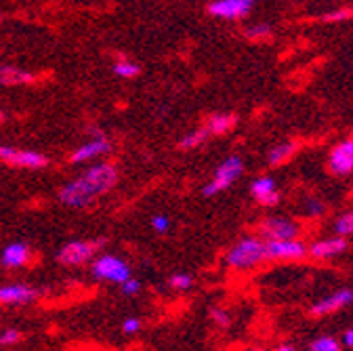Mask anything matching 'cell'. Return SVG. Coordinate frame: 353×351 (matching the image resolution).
I'll return each instance as SVG.
<instances>
[{
	"mask_svg": "<svg viewBox=\"0 0 353 351\" xmlns=\"http://www.w3.org/2000/svg\"><path fill=\"white\" fill-rule=\"evenodd\" d=\"M116 183H118L116 166L110 162H101L86 168V172H82L80 177L65 183L59 190V200L70 208H88L110 190H114Z\"/></svg>",
	"mask_w": 353,
	"mask_h": 351,
	"instance_id": "1",
	"label": "cell"
},
{
	"mask_svg": "<svg viewBox=\"0 0 353 351\" xmlns=\"http://www.w3.org/2000/svg\"><path fill=\"white\" fill-rule=\"evenodd\" d=\"M265 259V244L259 238H244L228 252V265L232 270H250Z\"/></svg>",
	"mask_w": 353,
	"mask_h": 351,
	"instance_id": "2",
	"label": "cell"
},
{
	"mask_svg": "<svg viewBox=\"0 0 353 351\" xmlns=\"http://www.w3.org/2000/svg\"><path fill=\"white\" fill-rule=\"evenodd\" d=\"M242 160L238 158V156H230L223 164H221L219 168H216V172H214V177H212V181L204 188V196L206 198H210V196H214V194H219V192H223V190H228L240 174H242Z\"/></svg>",
	"mask_w": 353,
	"mask_h": 351,
	"instance_id": "3",
	"label": "cell"
},
{
	"mask_svg": "<svg viewBox=\"0 0 353 351\" xmlns=\"http://www.w3.org/2000/svg\"><path fill=\"white\" fill-rule=\"evenodd\" d=\"M93 276L99 280L122 284L126 278H130V270L122 259H118L114 254H101L93 263Z\"/></svg>",
	"mask_w": 353,
	"mask_h": 351,
	"instance_id": "4",
	"label": "cell"
},
{
	"mask_svg": "<svg viewBox=\"0 0 353 351\" xmlns=\"http://www.w3.org/2000/svg\"><path fill=\"white\" fill-rule=\"evenodd\" d=\"M105 244V240H95V242H68L61 250H59V254H57V259H59V263H63V265H68V268H76V265H84V263L91 259V257H95V252L101 248Z\"/></svg>",
	"mask_w": 353,
	"mask_h": 351,
	"instance_id": "5",
	"label": "cell"
},
{
	"mask_svg": "<svg viewBox=\"0 0 353 351\" xmlns=\"http://www.w3.org/2000/svg\"><path fill=\"white\" fill-rule=\"evenodd\" d=\"M0 162H7L11 166H21V168H44L49 160H47V156H42L38 152L0 146Z\"/></svg>",
	"mask_w": 353,
	"mask_h": 351,
	"instance_id": "6",
	"label": "cell"
},
{
	"mask_svg": "<svg viewBox=\"0 0 353 351\" xmlns=\"http://www.w3.org/2000/svg\"><path fill=\"white\" fill-rule=\"evenodd\" d=\"M305 257V246L292 240H270L265 244V259H280V261H294Z\"/></svg>",
	"mask_w": 353,
	"mask_h": 351,
	"instance_id": "7",
	"label": "cell"
},
{
	"mask_svg": "<svg viewBox=\"0 0 353 351\" xmlns=\"http://www.w3.org/2000/svg\"><path fill=\"white\" fill-rule=\"evenodd\" d=\"M296 234H299L296 225L282 217L265 219L261 223V236L265 240H292V238H296Z\"/></svg>",
	"mask_w": 353,
	"mask_h": 351,
	"instance_id": "8",
	"label": "cell"
},
{
	"mask_svg": "<svg viewBox=\"0 0 353 351\" xmlns=\"http://www.w3.org/2000/svg\"><path fill=\"white\" fill-rule=\"evenodd\" d=\"M112 152V143L103 137V135H95L91 141H86L84 146H80L72 156H70V162L74 164H82V162H88V160H95L99 156H105Z\"/></svg>",
	"mask_w": 353,
	"mask_h": 351,
	"instance_id": "9",
	"label": "cell"
},
{
	"mask_svg": "<svg viewBox=\"0 0 353 351\" xmlns=\"http://www.w3.org/2000/svg\"><path fill=\"white\" fill-rule=\"evenodd\" d=\"M208 13L223 19H242L250 13V3L246 0H214L208 5Z\"/></svg>",
	"mask_w": 353,
	"mask_h": 351,
	"instance_id": "10",
	"label": "cell"
},
{
	"mask_svg": "<svg viewBox=\"0 0 353 351\" xmlns=\"http://www.w3.org/2000/svg\"><path fill=\"white\" fill-rule=\"evenodd\" d=\"M38 297V292L23 284H11V286H0V303L9 305H28Z\"/></svg>",
	"mask_w": 353,
	"mask_h": 351,
	"instance_id": "11",
	"label": "cell"
},
{
	"mask_svg": "<svg viewBox=\"0 0 353 351\" xmlns=\"http://www.w3.org/2000/svg\"><path fill=\"white\" fill-rule=\"evenodd\" d=\"M330 168L336 174H347L349 170H353V141H345L332 150Z\"/></svg>",
	"mask_w": 353,
	"mask_h": 351,
	"instance_id": "12",
	"label": "cell"
},
{
	"mask_svg": "<svg viewBox=\"0 0 353 351\" xmlns=\"http://www.w3.org/2000/svg\"><path fill=\"white\" fill-rule=\"evenodd\" d=\"M250 192H252V196H254L263 206H274V204H278V200H280L278 190H276V183H274V179H270V177H261V179H256V181L252 183Z\"/></svg>",
	"mask_w": 353,
	"mask_h": 351,
	"instance_id": "13",
	"label": "cell"
},
{
	"mask_svg": "<svg viewBox=\"0 0 353 351\" xmlns=\"http://www.w3.org/2000/svg\"><path fill=\"white\" fill-rule=\"evenodd\" d=\"M349 303H353V290H339L336 294L320 301L312 310V314L314 316H326V314H332V312L341 310V307H345Z\"/></svg>",
	"mask_w": 353,
	"mask_h": 351,
	"instance_id": "14",
	"label": "cell"
},
{
	"mask_svg": "<svg viewBox=\"0 0 353 351\" xmlns=\"http://www.w3.org/2000/svg\"><path fill=\"white\" fill-rule=\"evenodd\" d=\"M3 265L9 268V270H17V268H23L26 263L30 261V248L21 242H15V244H9L3 252Z\"/></svg>",
	"mask_w": 353,
	"mask_h": 351,
	"instance_id": "15",
	"label": "cell"
},
{
	"mask_svg": "<svg viewBox=\"0 0 353 351\" xmlns=\"http://www.w3.org/2000/svg\"><path fill=\"white\" fill-rule=\"evenodd\" d=\"M36 76L32 72L13 68V66H0V84L3 86H17V84H30Z\"/></svg>",
	"mask_w": 353,
	"mask_h": 351,
	"instance_id": "16",
	"label": "cell"
},
{
	"mask_svg": "<svg viewBox=\"0 0 353 351\" xmlns=\"http://www.w3.org/2000/svg\"><path fill=\"white\" fill-rule=\"evenodd\" d=\"M347 248V242L341 240V238H332V240H322L318 244L312 246V257L316 259H328V257H334L339 252H343Z\"/></svg>",
	"mask_w": 353,
	"mask_h": 351,
	"instance_id": "17",
	"label": "cell"
},
{
	"mask_svg": "<svg viewBox=\"0 0 353 351\" xmlns=\"http://www.w3.org/2000/svg\"><path fill=\"white\" fill-rule=\"evenodd\" d=\"M236 124V116L232 114H214L208 118L206 122V130L208 135H225L228 130H232Z\"/></svg>",
	"mask_w": 353,
	"mask_h": 351,
	"instance_id": "18",
	"label": "cell"
},
{
	"mask_svg": "<svg viewBox=\"0 0 353 351\" xmlns=\"http://www.w3.org/2000/svg\"><path fill=\"white\" fill-rule=\"evenodd\" d=\"M206 137H208L206 126H204V128H196V130H192L190 135H185V137L181 139L179 148H181V150H194V148L202 146V143L206 141Z\"/></svg>",
	"mask_w": 353,
	"mask_h": 351,
	"instance_id": "19",
	"label": "cell"
},
{
	"mask_svg": "<svg viewBox=\"0 0 353 351\" xmlns=\"http://www.w3.org/2000/svg\"><path fill=\"white\" fill-rule=\"evenodd\" d=\"M294 150H296V146H294V143H282V146H278V148H274V150H272V154H270V162H272L274 166H278V164L286 162V160L294 154Z\"/></svg>",
	"mask_w": 353,
	"mask_h": 351,
	"instance_id": "20",
	"label": "cell"
},
{
	"mask_svg": "<svg viewBox=\"0 0 353 351\" xmlns=\"http://www.w3.org/2000/svg\"><path fill=\"white\" fill-rule=\"evenodd\" d=\"M114 72L120 76V78H135L139 74V66L132 63V61H126V59H120L116 66H114Z\"/></svg>",
	"mask_w": 353,
	"mask_h": 351,
	"instance_id": "21",
	"label": "cell"
},
{
	"mask_svg": "<svg viewBox=\"0 0 353 351\" xmlns=\"http://www.w3.org/2000/svg\"><path fill=\"white\" fill-rule=\"evenodd\" d=\"M192 284H194V280H192V276H188V274H174V276L170 278V286H172L174 290H179V292L190 290Z\"/></svg>",
	"mask_w": 353,
	"mask_h": 351,
	"instance_id": "22",
	"label": "cell"
},
{
	"mask_svg": "<svg viewBox=\"0 0 353 351\" xmlns=\"http://www.w3.org/2000/svg\"><path fill=\"white\" fill-rule=\"evenodd\" d=\"M336 232L341 234V236H349V234H353V212H347V214H343L339 221H336Z\"/></svg>",
	"mask_w": 353,
	"mask_h": 351,
	"instance_id": "23",
	"label": "cell"
},
{
	"mask_svg": "<svg viewBox=\"0 0 353 351\" xmlns=\"http://www.w3.org/2000/svg\"><path fill=\"white\" fill-rule=\"evenodd\" d=\"M272 34V28L270 26H254V28H248L246 30V36L250 40H263V38H270Z\"/></svg>",
	"mask_w": 353,
	"mask_h": 351,
	"instance_id": "24",
	"label": "cell"
},
{
	"mask_svg": "<svg viewBox=\"0 0 353 351\" xmlns=\"http://www.w3.org/2000/svg\"><path fill=\"white\" fill-rule=\"evenodd\" d=\"M21 341V332L15 328H7L0 332V345H17Z\"/></svg>",
	"mask_w": 353,
	"mask_h": 351,
	"instance_id": "25",
	"label": "cell"
},
{
	"mask_svg": "<svg viewBox=\"0 0 353 351\" xmlns=\"http://www.w3.org/2000/svg\"><path fill=\"white\" fill-rule=\"evenodd\" d=\"M314 351H336L339 349V343L330 337H324V339H318L314 345H312Z\"/></svg>",
	"mask_w": 353,
	"mask_h": 351,
	"instance_id": "26",
	"label": "cell"
},
{
	"mask_svg": "<svg viewBox=\"0 0 353 351\" xmlns=\"http://www.w3.org/2000/svg\"><path fill=\"white\" fill-rule=\"evenodd\" d=\"M152 228H154V232H158V234H166L168 228H170V223H168V219H166L164 214H156V217L152 219Z\"/></svg>",
	"mask_w": 353,
	"mask_h": 351,
	"instance_id": "27",
	"label": "cell"
},
{
	"mask_svg": "<svg viewBox=\"0 0 353 351\" xmlns=\"http://www.w3.org/2000/svg\"><path fill=\"white\" fill-rule=\"evenodd\" d=\"M122 290H124V294H128V297H132V294H137L139 292V288H141V284H139V280H135V278H126L122 284Z\"/></svg>",
	"mask_w": 353,
	"mask_h": 351,
	"instance_id": "28",
	"label": "cell"
},
{
	"mask_svg": "<svg viewBox=\"0 0 353 351\" xmlns=\"http://www.w3.org/2000/svg\"><path fill=\"white\" fill-rule=\"evenodd\" d=\"M139 328H141V322H139L137 318H128V320L122 324L124 334H135V332H139Z\"/></svg>",
	"mask_w": 353,
	"mask_h": 351,
	"instance_id": "29",
	"label": "cell"
},
{
	"mask_svg": "<svg viewBox=\"0 0 353 351\" xmlns=\"http://www.w3.org/2000/svg\"><path fill=\"white\" fill-rule=\"evenodd\" d=\"M212 320H214L219 326H228V324H230V316H228L223 310H212Z\"/></svg>",
	"mask_w": 353,
	"mask_h": 351,
	"instance_id": "30",
	"label": "cell"
},
{
	"mask_svg": "<svg viewBox=\"0 0 353 351\" xmlns=\"http://www.w3.org/2000/svg\"><path fill=\"white\" fill-rule=\"evenodd\" d=\"M351 15H353L351 11H336V13H330L326 19H328V21H341V19H349Z\"/></svg>",
	"mask_w": 353,
	"mask_h": 351,
	"instance_id": "31",
	"label": "cell"
},
{
	"mask_svg": "<svg viewBox=\"0 0 353 351\" xmlns=\"http://www.w3.org/2000/svg\"><path fill=\"white\" fill-rule=\"evenodd\" d=\"M345 345H349V347H353V328L345 334Z\"/></svg>",
	"mask_w": 353,
	"mask_h": 351,
	"instance_id": "32",
	"label": "cell"
},
{
	"mask_svg": "<svg viewBox=\"0 0 353 351\" xmlns=\"http://www.w3.org/2000/svg\"><path fill=\"white\" fill-rule=\"evenodd\" d=\"M280 349H282V351H292V349H294V347H292V345H282V347H280Z\"/></svg>",
	"mask_w": 353,
	"mask_h": 351,
	"instance_id": "33",
	"label": "cell"
},
{
	"mask_svg": "<svg viewBox=\"0 0 353 351\" xmlns=\"http://www.w3.org/2000/svg\"><path fill=\"white\" fill-rule=\"evenodd\" d=\"M246 3H252V0H246Z\"/></svg>",
	"mask_w": 353,
	"mask_h": 351,
	"instance_id": "34",
	"label": "cell"
},
{
	"mask_svg": "<svg viewBox=\"0 0 353 351\" xmlns=\"http://www.w3.org/2000/svg\"><path fill=\"white\" fill-rule=\"evenodd\" d=\"M0 120H3V116H0Z\"/></svg>",
	"mask_w": 353,
	"mask_h": 351,
	"instance_id": "35",
	"label": "cell"
}]
</instances>
